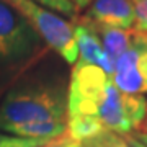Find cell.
Instances as JSON below:
<instances>
[{
  "label": "cell",
  "mask_w": 147,
  "mask_h": 147,
  "mask_svg": "<svg viewBox=\"0 0 147 147\" xmlns=\"http://www.w3.org/2000/svg\"><path fill=\"white\" fill-rule=\"evenodd\" d=\"M147 116L144 95L123 93L105 70L96 65L74 64L67 85V134L82 142L101 132L129 136L139 131Z\"/></svg>",
  "instance_id": "cell-1"
},
{
  "label": "cell",
  "mask_w": 147,
  "mask_h": 147,
  "mask_svg": "<svg viewBox=\"0 0 147 147\" xmlns=\"http://www.w3.org/2000/svg\"><path fill=\"white\" fill-rule=\"evenodd\" d=\"M47 121H67L62 74L53 69L21 74L0 98V129L18 136L21 129Z\"/></svg>",
  "instance_id": "cell-2"
},
{
  "label": "cell",
  "mask_w": 147,
  "mask_h": 147,
  "mask_svg": "<svg viewBox=\"0 0 147 147\" xmlns=\"http://www.w3.org/2000/svg\"><path fill=\"white\" fill-rule=\"evenodd\" d=\"M42 44L26 18L0 0V70L30 67L44 53Z\"/></svg>",
  "instance_id": "cell-3"
},
{
  "label": "cell",
  "mask_w": 147,
  "mask_h": 147,
  "mask_svg": "<svg viewBox=\"0 0 147 147\" xmlns=\"http://www.w3.org/2000/svg\"><path fill=\"white\" fill-rule=\"evenodd\" d=\"M18 13L26 18L44 44L67 64H75L79 59V49L74 36V23L59 16L56 11L47 10L33 0H5Z\"/></svg>",
  "instance_id": "cell-4"
},
{
  "label": "cell",
  "mask_w": 147,
  "mask_h": 147,
  "mask_svg": "<svg viewBox=\"0 0 147 147\" xmlns=\"http://www.w3.org/2000/svg\"><path fill=\"white\" fill-rule=\"evenodd\" d=\"M111 80L123 93H147V33L132 30L129 47L116 61Z\"/></svg>",
  "instance_id": "cell-5"
},
{
  "label": "cell",
  "mask_w": 147,
  "mask_h": 147,
  "mask_svg": "<svg viewBox=\"0 0 147 147\" xmlns=\"http://www.w3.org/2000/svg\"><path fill=\"white\" fill-rule=\"evenodd\" d=\"M74 36L79 49V62L96 65L101 70H105L108 75H113L115 65L106 57L103 44L100 41V36L95 30V23L88 16H77L74 23Z\"/></svg>",
  "instance_id": "cell-6"
},
{
  "label": "cell",
  "mask_w": 147,
  "mask_h": 147,
  "mask_svg": "<svg viewBox=\"0 0 147 147\" xmlns=\"http://www.w3.org/2000/svg\"><path fill=\"white\" fill-rule=\"evenodd\" d=\"M85 16L98 25L110 28L134 30L136 26L132 0H92Z\"/></svg>",
  "instance_id": "cell-7"
},
{
  "label": "cell",
  "mask_w": 147,
  "mask_h": 147,
  "mask_svg": "<svg viewBox=\"0 0 147 147\" xmlns=\"http://www.w3.org/2000/svg\"><path fill=\"white\" fill-rule=\"evenodd\" d=\"M95 23V21H93ZM95 30L100 36V41L103 44L106 57L111 61V64L115 65L116 61L126 53V49L129 47L132 36V30H119V28H110L103 26L95 23Z\"/></svg>",
  "instance_id": "cell-8"
},
{
  "label": "cell",
  "mask_w": 147,
  "mask_h": 147,
  "mask_svg": "<svg viewBox=\"0 0 147 147\" xmlns=\"http://www.w3.org/2000/svg\"><path fill=\"white\" fill-rule=\"evenodd\" d=\"M79 147H134L129 136L118 132H101L98 136L79 142Z\"/></svg>",
  "instance_id": "cell-9"
},
{
  "label": "cell",
  "mask_w": 147,
  "mask_h": 147,
  "mask_svg": "<svg viewBox=\"0 0 147 147\" xmlns=\"http://www.w3.org/2000/svg\"><path fill=\"white\" fill-rule=\"evenodd\" d=\"M34 3L44 7L47 10H53L56 13H61L64 16H69V18H77L79 16V10L77 7L74 5L70 0H33Z\"/></svg>",
  "instance_id": "cell-10"
},
{
  "label": "cell",
  "mask_w": 147,
  "mask_h": 147,
  "mask_svg": "<svg viewBox=\"0 0 147 147\" xmlns=\"http://www.w3.org/2000/svg\"><path fill=\"white\" fill-rule=\"evenodd\" d=\"M51 141L46 139H28V137H18L13 134L0 132V147H42Z\"/></svg>",
  "instance_id": "cell-11"
},
{
  "label": "cell",
  "mask_w": 147,
  "mask_h": 147,
  "mask_svg": "<svg viewBox=\"0 0 147 147\" xmlns=\"http://www.w3.org/2000/svg\"><path fill=\"white\" fill-rule=\"evenodd\" d=\"M28 67H16V69H2L0 70V98L5 95V92L11 87L21 74H25Z\"/></svg>",
  "instance_id": "cell-12"
},
{
  "label": "cell",
  "mask_w": 147,
  "mask_h": 147,
  "mask_svg": "<svg viewBox=\"0 0 147 147\" xmlns=\"http://www.w3.org/2000/svg\"><path fill=\"white\" fill-rule=\"evenodd\" d=\"M136 11V26L134 30L147 33V0H132Z\"/></svg>",
  "instance_id": "cell-13"
},
{
  "label": "cell",
  "mask_w": 147,
  "mask_h": 147,
  "mask_svg": "<svg viewBox=\"0 0 147 147\" xmlns=\"http://www.w3.org/2000/svg\"><path fill=\"white\" fill-rule=\"evenodd\" d=\"M42 147H79V142L72 141L67 134H64V136L54 139V141H51L49 144H46V146H42Z\"/></svg>",
  "instance_id": "cell-14"
},
{
  "label": "cell",
  "mask_w": 147,
  "mask_h": 147,
  "mask_svg": "<svg viewBox=\"0 0 147 147\" xmlns=\"http://www.w3.org/2000/svg\"><path fill=\"white\" fill-rule=\"evenodd\" d=\"M70 2L77 7V10H82V8H87V7L90 5L92 0H70Z\"/></svg>",
  "instance_id": "cell-15"
},
{
  "label": "cell",
  "mask_w": 147,
  "mask_h": 147,
  "mask_svg": "<svg viewBox=\"0 0 147 147\" xmlns=\"http://www.w3.org/2000/svg\"><path fill=\"white\" fill-rule=\"evenodd\" d=\"M137 141L141 142L144 147H147V132H137Z\"/></svg>",
  "instance_id": "cell-16"
},
{
  "label": "cell",
  "mask_w": 147,
  "mask_h": 147,
  "mask_svg": "<svg viewBox=\"0 0 147 147\" xmlns=\"http://www.w3.org/2000/svg\"><path fill=\"white\" fill-rule=\"evenodd\" d=\"M129 139H131V144H132L134 147H144V146L141 144V142H139V141L136 139V137H131V136H129Z\"/></svg>",
  "instance_id": "cell-17"
},
{
  "label": "cell",
  "mask_w": 147,
  "mask_h": 147,
  "mask_svg": "<svg viewBox=\"0 0 147 147\" xmlns=\"http://www.w3.org/2000/svg\"><path fill=\"white\" fill-rule=\"evenodd\" d=\"M139 132H147V116H146V121L142 123V126H141V129H139Z\"/></svg>",
  "instance_id": "cell-18"
}]
</instances>
